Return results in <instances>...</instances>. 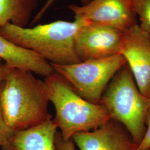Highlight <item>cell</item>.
<instances>
[{"instance_id": "6da1fadb", "label": "cell", "mask_w": 150, "mask_h": 150, "mask_svg": "<svg viewBox=\"0 0 150 150\" xmlns=\"http://www.w3.org/2000/svg\"><path fill=\"white\" fill-rule=\"evenodd\" d=\"M0 86L2 114L13 131L30 129L51 120L47 86L31 72L11 68Z\"/></svg>"}, {"instance_id": "7a4b0ae2", "label": "cell", "mask_w": 150, "mask_h": 150, "mask_svg": "<svg viewBox=\"0 0 150 150\" xmlns=\"http://www.w3.org/2000/svg\"><path fill=\"white\" fill-rule=\"evenodd\" d=\"M86 21H56L33 27L7 23L0 27V35L17 46L31 51L52 64L80 62L75 49V36Z\"/></svg>"}, {"instance_id": "3957f363", "label": "cell", "mask_w": 150, "mask_h": 150, "mask_svg": "<svg viewBox=\"0 0 150 150\" xmlns=\"http://www.w3.org/2000/svg\"><path fill=\"white\" fill-rule=\"evenodd\" d=\"M45 82L55 109L53 121L65 139L96 129L111 119L103 105L83 98L56 72L46 77Z\"/></svg>"}, {"instance_id": "277c9868", "label": "cell", "mask_w": 150, "mask_h": 150, "mask_svg": "<svg viewBox=\"0 0 150 150\" xmlns=\"http://www.w3.org/2000/svg\"><path fill=\"white\" fill-rule=\"evenodd\" d=\"M100 104L110 118L121 123L139 145L146 131L145 116L150 108V99L139 91L127 64L109 82Z\"/></svg>"}, {"instance_id": "5b68a950", "label": "cell", "mask_w": 150, "mask_h": 150, "mask_svg": "<svg viewBox=\"0 0 150 150\" xmlns=\"http://www.w3.org/2000/svg\"><path fill=\"white\" fill-rule=\"evenodd\" d=\"M126 60L121 54L106 59H91L74 64H51L77 94L88 102L100 104L102 94Z\"/></svg>"}, {"instance_id": "8992f818", "label": "cell", "mask_w": 150, "mask_h": 150, "mask_svg": "<svg viewBox=\"0 0 150 150\" xmlns=\"http://www.w3.org/2000/svg\"><path fill=\"white\" fill-rule=\"evenodd\" d=\"M123 33L114 27L87 22L75 36V49L81 62L121 54Z\"/></svg>"}, {"instance_id": "52a82bcc", "label": "cell", "mask_w": 150, "mask_h": 150, "mask_svg": "<svg viewBox=\"0 0 150 150\" xmlns=\"http://www.w3.org/2000/svg\"><path fill=\"white\" fill-rule=\"evenodd\" d=\"M68 8L80 18L125 31L139 24L132 0H92L85 5H70Z\"/></svg>"}, {"instance_id": "ba28073f", "label": "cell", "mask_w": 150, "mask_h": 150, "mask_svg": "<svg viewBox=\"0 0 150 150\" xmlns=\"http://www.w3.org/2000/svg\"><path fill=\"white\" fill-rule=\"evenodd\" d=\"M121 54L126 60L140 92L147 97L150 85V35L135 25L123 31Z\"/></svg>"}, {"instance_id": "9c48e42d", "label": "cell", "mask_w": 150, "mask_h": 150, "mask_svg": "<svg viewBox=\"0 0 150 150\" xmlns=\"http://www.w3.org/2000/svg\"><path fill=\"white\" fill-rule=\"evenodd\" d=\"M80 150H136L138 145L118 121L110 119L93 130L72 137Z\"/></svg>"}, {"instance_id": "30bf717a", "label": "cell", "mask_w": 150, "mask_h": 150, "mask_svg": "<svg viewBox=\"0 0 150 150\" xmlns=\"http://www.w3.org/2000/svg\"><path fill=\"white\" fill-rule=\"evenodd\" d=\"M57 129L54 121L50 120L30 129L14 131L1 150H56Z\"/></svg>"}, {"instance_id": "8fae6325", "label": "cell", "mask_w": 150, "mask_h": 150, "mask_svg": "<svg viewBox=\"0 0 150 150\" xmlns=\"http://www.w3.org/2000/svg\"><path fill=\"white\" fill-rule=\"evenodd\" d=\"M0 59L12 68L30 71L45 77L54 72L48 61L31 51L17 46L1 35Z\"/></svg>"}, {"instance_id": "7c38bea8", "label": "cell", "mask_w": 150, "mask_h": 150, "mask_svg": "<svg viewBox=\"0 0 150 150\" xmlns=\"http://www.w3.org/2000/svg\"><path fill=\"white\" fill-rule=\"evenodd\" d=\"M40 0H0V27L7 23L26 27Z\"/></svg>"}, {"instance_id": "4fadbf2b", "label": "cell", "mask_w": 150, "mask_h": 150, "mask_svg": "<svg viewBox=\"0 0 150 150\" xmlns=\"http://www.w3.org/2000/svg\"><path fill=\"white\" fill-rule=\"evenodd\" d=\"M134 12L139 17V26L150 35V0H132Z\"/></svg>"}, {"instance_id": "5bb4252c", "label": "cell", "mask_w": 150, "mask_h": 150, "mask_svg": "<svg viewBox=\"0 0 150 150\" xmlns=\"http://www.w3.org/2000/svg\"><path fill=\"white\" fill-rule=\"evenodd\" d=\"M145 123L146 131L144 136L136 150H147L150 149V108L146 113Z\"/></svg>"}, {"instance_id": "9a60e30c", "label": "cell", "mask_w": 150, "mask_h": 150, "mask_svg": "<svg viewBox=\"0 0 150 150\" xmlns=\"http://www.w3.org/2000/svg\"><path fill=\"white\" fill-rule=\"evenodd\" d=\"M13 132L14 131H13L6 123L2 116L0 106V147L5 144Z\"/></svg>"}, {"instance_id": "2e32d148", "label": "cell", "mask_w": 150, "mask_h": 150, "mask_svg": "<svg viewBox=\"0 0 150 150\" xmlns=\"http://www.w3.org/2000/svg\"><path fill=\"white\" fill-rule=\"evenodd\" d=\"M54 145L56 150H75V144L72 139H65L58 132L55 136Z\"/></svg>"}, {"instance_id": "e0dca14e", "label": "cell", "mask_w": 150, "mask_h": 150, "mask_svg": "<svg viewBox=\"0 0 150 150\" xmlns=\"http://www.w3.org/2000/svg\"><path fill=\"white\" fill-rule=\"evenodd\" d=\"M56 1L57 0H47V1L46 2V3L45 4L43 7L41 8V10L39 11V12L35 17L33 20L32 21V23H31V25H33L35 23L38 21L43 16V15L46 13V12L48 10L50 7H51V6L52 5L54 2H56ZM80 1L82 4V5H87L88 3H90L92 0H80Z\"/></svg>"}, {"instance_id": "ac0fdd59", "label": "cell", "mask_w": 150, "mask_h": 150, "mask_svg": "<svg viewBox=\"0 0 150 150\" xmlns=\"http://www.w3.org/2000/svg\"><path fill=\"white\" fill-rule=\"evenodd\" d=\"M11 68L12 67L5 62L4 64H0V82L5 79L6 75Z\"/></svg>"}, {"instance_id": "d6986e66", "label": "cell", "mask_w": 150, "mask_h": 150, "mask_svg": "<svg viewBox=\"0 0 150 150\" xmlns=\"http://www.w3.org/2000/svg\"><path fill=\"white\" fill-rule=\"evenodd\" d=\"M147 97L149 98L150 99V87H149V91H148V94H147Z\"/></svg>"}, {"instance_id": "ffe728a7", "label": "cell", "mask_w": 150, "mask_h": 150, "mask_svg": "<svg viewBox=\"0 0 150 150\" xmlns=\"http://www.w3.org/2000/svg\"><path fill=\"white\" fill-rule=\"evenodd\" d=\"M150 150V149H149V150Z\"/></svg>"}]
</instances>
